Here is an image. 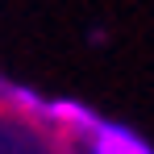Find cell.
I'll return each mask as SVG.
<instances>
[{
    "mask_svg": "<svg viewBox=\"0 0 154 154\" xmlns=\"http://www.w3.org/2000/svg\"><path fill=\"white\" fill-rule=\"evenodd\" d=\"M88 133H92V154H154L146 137H137L117 121H96Z\"/></svg>",
    "mask_w": 154,
    "mask_h": 154,
    "instance_id": "obj_1",
    "label": "cell"
}]
</instances>
